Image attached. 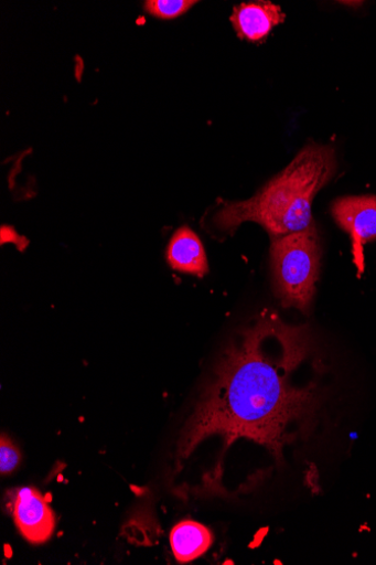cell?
I'll return each instance as SVG.
<instances>
[{
	"label": "cell",
	"mask_w": 376,
	"mask_h": 565,
	"mask_svg": "<svg viewBox=\"0 0 376 565\" xmlns=\"http://www.w3.org/2000/svg\"><path fill=\"white\" fill-rule=\"evenodd\" d=\"M170 541L175 558L180 563H189L206 553L214 539L206 526L183 521L172 530Z\"/></svg>",
	"instance_id": "cell-8"
},
{
	"label": "cell",
	"mask_w": 376,
	"mask_h": 565,
	"mask_svg": "<svg viewBox=\"0 0 376 565\" xmlns=\"http://www.w3.org/2000/svg\"><path fill=\"white\" fill-rule=\"evenodd\" d=\"M325 364L309 324L265 308L227 344L183 427L176 457L211 439L262 449L278 470L313 436L325 401Z\"/></svg>",
	"instance_id": "cell-1"
},
{
	"label": "cell",
	"mask_w": 376,
	"mask_h": 565,
	"mask_svg": "<svg viewBox=\"0 0 376 565\" xmlns=\"http://www.w3.org/2000/svg\"><path fill=\"white\" fill-rule=\"evenodd\" d=\"M332 215L353 242L354 263L364 273L365 244L376 239V195L343 196L333 203Z\"/></svg>",
	"instance_id": "cell-4"
},
{
	"label": "cell",
	"mask_w": 376,
	"mask_h": 565,
	"mask_svg": "<svg viewBox=\"0 0 376 565\" xmlns=\"http://www.w3.org/2000/svg\"><path fill=\"white\" fill-rule=\"evenodd\" d=\"M21 459L22 455L19 447L9 436L3 434L0 438V473L2 476L12 475L19 468Z\"/></svg>",
	"instance_id": "cell-10"
},
{
	"label": "cell",
	"mask_w": 376,
	"mask_h": 565,
	"mask_svg": "<svg viewBox=\"0 0 376 565\" xmlns=\"http://www.w3.org/2000/svg\"><path fill=\"white\" fill-rule=\"evenodd\" d=\"M336 153L331 146L312 143L253 198L225 203L213 218L223 232H234L246 222L259 224L272 238L310 227L312 202L334 178Z\"/></svg>",
	"instance_id": "cell-2"
},
{
	"label": "cell",
	"mask_w": 376,
	"mask_h": 565,
	"mask_svg": "<svg viewBox=\"0 0 376 565\" xmlns=\"http://www.w3.org/2000/svg\"><path fill=\"white\" fill-rule=\"evenodd\" d=\"M196 2L193 0H148L144 11L160 20H174L185 14Z\"/></svg>",
	"instance_id": "cell-9"
},
{
	"label": "cell",
	"mask_w": 376,
	"mask_h": 565,
	"mask_svg": "<svg viewBox=\"0 0 376 565\" xmlns=\"http://www.w3.org/2000/svg\"><path fill=\"white\" fill-rule=\"evenodd\" d=\"M11 511L18 531L29 543L44 544L55 533V512L37 489L26 487L15 490Z\"/></svg>",
	"instance_id": "cell-5"
},
{
	"label": "cell",
	"mask_w": 376,
	"mask_h": 565,
	"mask_svg": "<svg viewBox=\"0 0 376 565\" xmlns=\"http://www.w3.org/2000/svg\"><path fill=\"white\" fill-rule=\"evenodd\" d=\"M321 245L314 223L304 231L272 238L275 290L286 308L309 313L320 275Z\"/></svg>",
	"instance_id": "cell-3"
},
{
	"label": "cell",
	"mask_w": 376,
	"mask_h": 565,
	"mask_svg": "<svg viewBox=\"0 0 376 565\" xmlns=\"http://www.w3.org/2000/svg\"><path fill=\"white\" fill-rule=\"evenodd\" d=\"M166 256L169 265L182 274L202 278L208 271L204 246L200 237L187 226L175 232Z\"/></svg>",
	"instance_id": "cell-7"
},
{
	"label": "cell",
	"mask_w": 376,
	"mask_h": 565,
	"mask_svg": "<svg viewBox=\"0 0 376 565\" xmlns=\"http://www.w3.org/2000/svg\"><path fill=\"white\" fill-rule=\"evenodd\" d=\"M284 20L281 8L271 2L243 3L234 9L230 19L238 36L250 42L265 40Z\"/></svg>",
	"instance_id": "cell-6"
}]
</instances>
